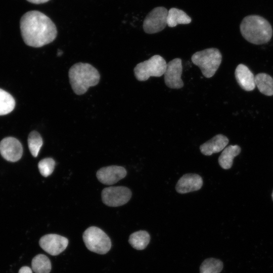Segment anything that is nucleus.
I'll return each instance as SVG.
<instances>
[{
  "label": "nucleus",
  "mask_w": 273,
  "mask_h": 273,
  "mask_svg": "<svg viewBox=\"0 0 273 273\" xmlns=\"http://www.w3.org/2000/svg\"><path fill=\"white\" fill-rule=\"evenodd\" d=\"M167 63L160 55H156L149 60L138 64L134 68V76L141 81L148 80L150 77H160L164 75Z\"/></svg>",
  "instance_id": "423d86ee"
},
{
  "label": "nucleus",
  "mask_w": 273,
  "mask_h": 273,
  "mask_svg": "<svg viewBox=\"0 0 273 273\" xmlns=\"http://www.w3.org/2000/svg\"><path fill=\"white\" fill-rule=\"evenodd\" d=\"M0 153L2 157L7 161H17L22 155V145L16 138H6L0 143Z\"/></svg>",
  "instance_id": "9b49d317"
},
{
  "label": "nucleus",
  "mask_w": 273,
  "mask_h": 273,
  "mask_svg": "<svg viewBox=\"0 0 273 273\" xmlns=\"http://www.w3.org/2000/svg\"><path fill=\"white\" fill-rule=\"evenodd\" d=\"M168 11L163 7L153 9L146 16L143 23L144 31L153 34L162 31L167 25Z\"/></svg>",
  "instance_id": "6e6552de"
},
{
  "label": "nucleus",
  "mask_w": 273,
  "mask_h": 273,
  "mask_svg": "<svg viewBox=\"0 0 273 273\" xmlns=\"http://www.w3.org/2000/svg\"><path fill=\"white\" fill-rule=\"evenodd\" d=\"M20 26L22 38L27 46L40 48L53 41L57 30L47 16L37 11H31L21 18Z\"/></svg>",
  "instance_id": "f257e3e1"
},
{
  "label": "nucleus",
  "mask_w": 273,
  "mask_h": 273,
  "mask_svg": "<svg viewBox=\"0 0 273 273\" xmlns=\"http://www.w3.org/2000/svg\"><path fill=\"white\" fill-rule=\"evenodd\" d=\"M15 106L14 98L6 91L0 88V115L11 112Z\"/></svg>",
  "instance_id": "412c9836"
},
{
  "label": "nucleus",
  "mask_w": 273,
  "mask_h": 273,
  "mask_svg": "<svg viewBox=\"0 0 273 273\" xmlns=\"http://www.w3.org/2000/svg\"><path fill=\"white\" fill-rule=\"evenodd\" d=\"M18 273H32V269L28 266H22L19 270Z\"/></svg>",
  "instance_id": "393cba45"
},
{
  "label": "nucleus",
  "mask_w": 273,
  "mask_h": 273,
  "mask_svg": "<svg viewBox=\"0 0 273 273\" xmlns=\"http://www.w3.org/2000/svg\"><path fill=\"white\" fill-rule=\"evenodd\" d=\"M127 171L123 167L111 165L100 168L97 172L96 176L101 183L110 185L125 177Z\"/></svg>",
  "instance_id": "f8f14e48"
},
{
  "label": "nucleus",
  "mask_w": 273,
  "mask_h": 273,
  "mask_svg": "<svg viewBox=\"0 0 273 273\" xmlns=\"http://www.w3.org/2000/svg\"><path fill=\"white\" fill-rule=\"evenodd\" d=\"M31 267L35 273H50L52 267L51 262L47 256L39 254L32 259Z\"/></svg>",
  "instance_id": "aec40b11"
},
{
  "label": "nucleus",
  "mask_w": 273,
  "mask_h": 273,
  "mask_svg": "<svg viewBox=\"0 0 273 273\" xmlns=\"http://www.w3.org/2000/svg\"><path fill=\"white\" fill-rule=\"evenodd\" d=\"M203 181L202 177L196 173L183 175L176 184L175 190L179 194H186L201 189Z\"/></svg>",
  "instance_id": "ddd939ff"
},
{
  "label": "nucleus",
  "mask_w": 273,
  "mask_h": 273,
  "mask_svg": "<svg viewBox=\"0 0 273 273\" xmlns=\"http://www.w3.org/2000/svg\"><path fill=\"white\" fill-rule=\"evenodd\" d=\"M191 20V18L181 10L173 8L168 11L167 25L170 27L178 24H189Z\"/></svg>",
  "instance_id": "a211bd4d"
},
{
  "label": "nucleus",
  "mask_w": 273,
  "mask_h": 273,
  "mask_svg": "<svg viewBox=\"0 0 273 273\" xmlns=\"http://www.w3.org/2000/svg\"><path fill=\"white\" fill-rule=\"evenodd\" d=\"M39 244L47 253L56 256L65 250L68 244V240L59 235L50 234L41 237Z\"/></svg>",
  "instance_id": "1a4fd4ad"
},
{
  "label": "nucleus",
  "mask_w": 273,
  "mask_h": 273,
  "mask_svg": "<svg viewBox=\"0 0 273 273\" xmlns=\"http://www.w3.org/2000/svg\"><path fill=\"white\" fill-rule=\"evenodd\" d=\"M241 152L238 145H230L225 147L218 158L219 165L224 169H229L233 165L234 158Z\"/></svg>",
  "instance_id": "dca6fc26"
},
{
  "label": "nucleus",
  "mask_w": 273,
  "mask_h": 273,
  "mask_svg": "<svg viewBox=\"0 0 273 273\" xmlns=\"http://www.w3.org/2000/svg\"><path fill=\"white\" fill-rule=\"evenodd\" d=\"M55 162L54 160L50 157L41 160L38 164V167L40 174L44 177H48L53 172L55 168Z\"/></svg>",
  "instance_id": "b1692460"
},
{
  "label": "nucleus",
  "mask_w": 273,
  "mask_h": 273,
  "mask_svg": "<svg viewBox=\"0 0 273 273\" xmlns=\"http://www.w3.org/2000/svg\"><path fill=\"white\" fill-rule=\"evenodd\" d=\"M235 77L240 87L246 91H252L256 87L255 76L246 65L239 64L235 70Z\"/></svg>",
  "instance_id": "4468645a"
},
{
  "label": "nucleus",
  "mask_w": 273,
  "mask_h": 273,
  "mask_svg": "<svg viewBox=\"0 0 273 273\" xmlns=\"http://www.w3.org/2000/svg\"><path fill=\"white\" fill-rule=\"evenodd\" d=\"M229 139L224 135L218 134L200 146L201 152L210 156L223 150L229 143Z\"/></svg>",
  "instance_id": "2eb2a0df"
},
{
  "label": "nucleus",
  "mask_w": 273,
  "mask_h": 273,
  "mask_svg": "<svg viewBox=\"0 0 273 273\" xmlns=\"http://www.w3.org/2000/svg\"><path fill=\"white\" fill-rule=\"evenodd\" d=\"M272 200H273V191H272Z\"/></svg>",
  "instance_id": "bb28decb"
},
{
  "label": "nucleus",
  "mask_w": 273,
  "mask_h": 273,
  "mask_svg": "<svg viewBox=\"0 0 273 273\" xmlns=\"http://www.w3.org/2000/svg\"><path fill=\"white\" fill-rule=\"evenodd\" d=\"M150 241V236L146 231L140 230L131 234L128 242L136 250H143L148 246Z\"/></svg>",
  "instance_id": "6ab92c4d"
},
{
  "label": "nucleus",
  "mask_w": 273,
  "mask_h": 273,
  "mask_svg": "<svg viewBox=\"0 0 273 273\" xmlns=\"http://www.w3.org/2000/svg\"><path fill=\"white\" fill-rule=\"evenodd\" d=\"M29 2H30L33 4H39L42 3H44L48 2L50 0H27Z\"/></svg>",
  "instance_id": "a878e982"
},
{
  "label": "nucleus",
  "mask_w": 273,
  "mask_h": 273,
  "mask_svg": "<svg viewBox=\"0 0 273 273\" xmlns=\"http://www.w3.org/2000/svg\"><path fill=\"white\" fill-rule=\"evenodd\" d=\"M130 190L124 186L110 187L104 189L101 196L103 202L110 207L123 205L130 199Z\"/></svg>",
  "instance_id": "0eeeda50"
},
{
  "label": "nucleus",
  "mask_w": 273,
  "mask_h": 273,
  "mask_svg": "<svg viewBox=\"0 0 273 273\" xmlns=\"http://www.w3.org/2000/svg\"><path fill=\"white\" fill-rule=\"evenodd\" d=\"M70 83L75 94H85L89 87L96 85L100 81L98 70L88 63H77L72 65L68 72Z\"/></svg>",
  "instance_id": "7ed1b4c3"
},
{
  "label": "nucleus",
  "mask_w": 273,
  "mask_h": 273,
  "mask_svg": "<svg viewBox=\"0 0 273 273\" xmlns=\"http://www.w3.org/2000/svg\"><path fill=\"white\" fill-rule=\"evenodd\" d=\"M240 31L249 42L262 44L268 42L272 35V29L269 22L258 15H249L242 21Z\"/></svg>",
  "instance_id": "f03ea898"
},
{
  "label": "nucleus",
  "mask_w": 273,
  "mask_h": 273,
  "mask_svg": "<svg viewBox=\"0 0 273 273\" xmlns=\"http://www.w3.org/2000/svg\"><path fill=\"white\" fill-rule=\"evenodd\" d=\"M223 267L222 262L218 259L209 258L204 260L200 266V273H220Z\"/></svg>",
  "instance_id": "4be33fe9"
},
{
  "label": "nucleus",
  "mask_w": 273,
  "mask_h": 273,
  "mask_svg": "<svg viewBox=\"0 0 273 273\" xmlns=\"http://www.w3.org/2000/svg\"><path fill=\"white\" fill-rule=\"evenodd\" d=\"M82 238L89 250L99 254L107 253L111 247L110 238L103 230L97 226L88 228L84 232Z\"/></svg>",
  "instance_id": "39448f33"
},
{
  "label": "nucleus",
  "mask_w": 273,
  "mask_h": 273,
  "mask_svg": "<svg viewBox=\"0 0 273 273\" xmlns=\"http://www.w3.org/2000/svg\"><path fill=\"white\" fill-rule=\"evenodd\" d=\"M193 63L198 66L206 78L212 77L222 60L221 54L216 48H209L194 53L191 58Z\"/></svg>",
  "instance_id": "20e7f679"
},
{
  "label": "nucleus",
  "mask_w": 273,
  "mask_h": 273,
  "mask_svg": "<svg viewBox=\"0 0 273 273\" xmlns=\"http://www.w3.org/2000/svg\"><path fill=\"white\" fill-rule=\"evenodd\" d=\"M182 71V63L180 58H175L167 63L164 73L166 86L175 89L183 87L184 82L181 78Z\"/></svg>",
  "instance_id": "9d476101"
},
{
  "label": "nucleus",
  "mask_w": 273,
  "mask_h": 273,
  "mask_svg": "<svg viewBox=\"0 0 273 273\" xmlns=\"http://www.w3.org/2000/svg\"><path fill=\"white\" fill-rule=\"evenodd\" d=\"M256 86L259 92L267 96H273V78L265 73H260L255 76Z\"/></svg>",
  "instance_id": "f3484780"
},
{
  "label": "nucleus",
  "mask_w": 273,
  "mask_h": 273,
  "mask_svg": "<svg viewBox=\"0 0 273 273\" xmlns=\"http://www.w3.org/2000/svg\"><path fill=\"white\" fill-rule=\"evenodd\" d=\"M43 144L42 139L40 134L36 131H31L28 137V146L32 155L37 156Z\"/></svg>",
  "instance_id": "5701e85b"
}]
</instances>
